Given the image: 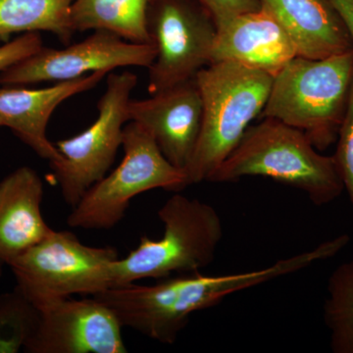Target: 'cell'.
Returning a JSON list of instances; mask_svg holds the SVG:
<instances>
[{
	"mask_svg": "<svg viewBox=\"0 0 353 353\" xmlns=\"http://www.w3.org/2000/svg\"><path fill=\"white\" fill-rule=\"evenodd\" d=\"M260 120L246 130L208 182L231 183L243 176H266L303 190L317 206L326 205L341 196L345 188L333 155L321 154L296 128L274 118Z\"/></svg>",
	"mask_w": 353,
	"mask_h": 353,
	"instance_id": "1",
	"label": "cell"
},
{
	"mask_svg": "<svg viewBox=\"0 0 353 353\" xmlns=\"http://www.w3.org/2000/svg\"><path fill=\"white\" fill-rule=\"evenodd\" d=\"M274 77L234 63L213 62L196 74L203 112L199 141L185 169V188L208 181L263 110Z\"/></svg>",
	"mask_w": 353,
	"mask_h": 353,
	"instance_id": "2",
	"label": "cell"
},
{
	"mask_svg": "<svg viewBox=\"0 0 353 353\" xmlns=\"http://www.w3.org/2000/svg\"><path fill=\"white\" fill-rule=\"evenodd\" d=\"M353 79V50L341 54L290 61L274 77L260 114L303 131L319 152L338 139Z\"/></svg>",
	"mask_w": 353,
	"mask_h": 353,
	"instance_id": "3",
	"label": "cell"
},
{
	"mask_svg": "<svg viewBox=\"0 0 353 353\" xmlns=\"http://www.w3.org/2000/svg\"><path fill=\"white\" fill-rule=\"evenodd\" d=\"M157 215L163 236L157 241L141 236L134 250L118 259L113 287L199 272L214 261L224 228L213 206L174 192Z\"/></svg>",
	"mask_w": 353,
	"mask_h": 353,
	"instance_id": "4",
	"label": "cell"
},
{
	"mask_svg": "<svg viewBox=\"0 0 353 353\" xmlns=\"http://www.w3.org/2000/svg\"><path fill=\"white\" fill-rule=\"evenodd\" d=\"M119 253L110 246L83 245L69 231H54L9 265L18 288L37 307L113 287Z\"/></svg>",
	"mask_w": 353,
	"mask_h": 353,
	"instance_id": "5",
	"label": "cell"
},
{
	"mask_svg": "<svg viewBox=\"0 0 353 353\" xmlns=\"http://www.w3.org/2000/svg\"><path fill=\"white\" fill-rule=\"evenodd\" d=\"M119 166L95 183L67 218L71 228L108 230L119 224L134 197L155 189L181 192L185 172L171 164L145 128L129 121Z\"/></svg>",
	"mask_w": 353,
	"mask_h": 353,
	"instance_id": "6",
	"label": "cell"
},
{
	"mask_svg": "<svg viewBox=\"0 0 353 353\" xmlns=\"http://www.w3.org/2000/svg\"><path fill=\"white\" fill-rule=\"evenodd\" d=\"M94 297L112 311L121 326L173 345L190 315L218 303L220 289L212 276L194 272L161 279L154 285L112 287Z\"/></svg>",
	"mask_w": 353,
	"mask_h": 353,
	"instance_id": "7",
	"label": "cell"
},
{
	"mask_svg": "<svg viewBox=\"0 0 353 353\" xmlns=\"http://www.w3.org/2000/svg\"><path fill=\"white\" fill-rule=\"evenodd\" d=\"M137 83L138 77L132 72L109 74L94 122L75 137L55 143L61 158L50 163L52 178L72 208L112 166L130 121L128 104Z\"/></svg>",
	"mask_w": 353,
	"mask_h": 353,
	"instance_id": "8",
	"label": "cell"
},
{
	"mask_svg": "<svg viewBox=\"0 0 353 353\" xmlns=\"http://www.w3.org/2000/svg\"><path fill=\"white\" fill-rule=\"evenodd\" d=\"M146 23L157 50L148 68L150 94L196 78L211 63L217 28L196 0H152Z\"/></svg>",
	"mask_w": 353,
	"mask_h": 353,
	"instance_id": "9",
	"label": "cell"
},
{
	"mask_svg": "<svg viewBox=\"0 0 353 353\" xmlns=\"http://www.w3.org/2000/svg\"><path fill=\"white\" fill-rule=\"evenodd\" d=\"M157 57L152 43H134L112 32L94 31L64 48H41L31 57L0 72V85L62 83L94 72L123 67L150 68Z\"/></svg>",
	"mask_w": 353,
	"mask_h": 353,
	"instance_id": "10",
	"label": "cell"
},
{
	"mask_svg": "<svg viewBox=\"0 0 353 353\" xmlns=\"http://www.w3.org/2000/svg\"><path fill=\"white\" fill-rule=\"evenodd\" d=\"M41 310L36 333L26 345L29 353H126L122 328L112 311L97 301L72 297Z\"/></svg>",
	"mask_w": 353,
	"mask_h": 353,
	"instance_id": "11",
	"label": "cell"
},
{
	"mask_svg": "<svg viewBox=\"0 0 353 353\" xmlns=\"http://www.w3.org/2000/svg\"><path fill=\"white\" fill-rule=\"evenodd\" d=\"M202 112L196 78L128 104L130 121L145 128L166 159L183 172L196 150Z\"/></svg>",
	"mask_w": 353,
	"mask_h": 353,
	"instance_id": "12",
	"label": "cell"
},
{
	"mask_svg": "<svg viewBox=\"0 0 353 353\" xmlns=\"http://www.w3.org/2000/svg\"><path fill=\"white\" fill-rule=\"evenodd\" d=\"M108 72L99 71L51 87L0 88V124L14 132L39 157L51 162L61 158L57 145L48 138V125L55 109L74 95L97 87Z\"/></svg>",
	"mask_w": 353,
	"mask_h": 353,
	"instance_id": "13",
	"label": "cell"
},
{
	"mask_svg": "<svg viewBox=\"0 0 353 353\" xmlns=\"http://www.w3.org/2000/svg\"><path fill=\"white\" fill-rule=\"evenodd\" d=\"M216 28L211 63L234 62L275 77L297 57L282 26L262 8L222 21Z\"/></svg>",
	"mask_w": 353,
	"mask_h": 353,
	"instance_id": "14",
	"label": "cell"
},
{
	"mask_svg": "<svg viewBox=\"0 0 353 353\" xmlns=\"http://www.w3.org/2000/svg\"><path fill=\"white\" fill-rule=\"evenodd\" d=\"M278 21L297 57L324 59L353 50L347 26L329 0H260Z\"/></svg>",
	"mask_w": 353,
	"mask_h": 353,
	"instance_id": "15",
	"label": "cell"
},
{
	"mask_svg": "<svg viewBox=\"0 0 353 353\" xmlns=\"http://www.w3.org/2000/svg\"><path fill=\"white\" fill-rule=\"evenodd\" d=\"M43 199V180L31 167H20L0 181V260L4 264L12 263L52 230L41 213Z\"/></svg>",
	"mask_w": 353,
	"mask_h": 353,
	"instance_id": "16",
	"label": "cell"
},
{
	"mask_svg": "<svg viewBox=\"0 0 353 353\" xmlns=\"http://www.w3.org/2000/svg\"><path fill=\"white\" fill-rule=\"evenodd\" d=\"M152 0H74V32L105 31L134 43H152L148 12Z\"/></svg>",
	"mask_w": 353,
	"mask_h": 353,
	"instance_id": "17",
	"label": "cell"
},
{
	"mask_svg": "<svg viewBox=\"0 0 353 353\" xmlns=\"http://www.w3.org/2000/svg\"><path fill=\"white\" fill-rule=\"evenodd\" d=\"M74 0H0V38L18 32H50L64 44L74 34L70 13Z\"/></svg>",
	"mask_w": 353,
	"mask_h": 353,
	"instance_id": "18",
	"label": "cell"
},
{
	"mask_svg": "<svg viewBox=\"0 0 353 353\" xmlns=\"http://www.w3.org/2000/svg\"><path fill=\"white\" fill-rule=\"evenodd\" d=\"M324 322L334 353H353V260L339 265L329 277Z\"/></svg>",
	"mask_w": 353,
	"mask_h": 353,
	"instance_id": "19",
	"label": "cell"
},
{
	"mask_svg": "<svg viewBox=\"0 0 353 353\" xmlns=\"http://www.w3.org/2000/svg\"><path fill=\"white\" fill-rule=\"evenodd\" d=\"M41 310L17 287L0 294V353L24 350L38 329Z\"/></svg>",
	"mask_w": 353,
	"mask_h": 353,
	"instance_id": "20",
	"label": "cell"
},
{
	"mask_svg": "<svg viewBox=\"0 0 353 353\" xmlns=\"http://www.w3.org/2000/svg\"><path fill=\"white\" fill-rule=\"evenodd\" d=\"M336 143L333 157L353 210V79L347 109Z\"/></svg>",
	"mask_w": 353,
	"mask_h": 353,
	"instance_id": "21",
	"label": "cell"
},
{
	"mask_svg": "<svg viewBox=\"0 0 353 353\" xmlns=\"http://www.w3.org/2000/svg\"><path fill=\"white\" fill-rule=\"evenodd\" d=\"M43 39L39 32H27L0 46V72L31 57L43 48Z\"/></svg>",
	"mask_w": 353,
	"mask_h": 353,
	"instance_id": "22",
	"label": "cell"
},
{
	"mask_svg": "<svg viewBox=\"0 0 353 353\" xmlns=\"http://www.w3.org/2000/svg\"><path fill=\"white\" fill-rule=\"evenodd\" d=\"M201 3L215 24L240 14L252 12L260 8V0H196Z\"/></svg>",
	"mask_w": 353,
	"mask_h": 353,
	"instance_id": "23",
	"label": "cell"
},
{
	"mask_svg": "<svg viewBox=\"0 0 353 353\" xmlns=\"http://www.w3.org/2000/svg\"><path fill=\"white\" fill-rule=\"evenodd\" d=\"M347 26L353 41V0H329Z\"/></svg>",
	"mask_w": 353,
	"mask_h": 353,
	"instance_id": "24",
	"label": "cell"
},
{
	"mask_svg": "<svg viewBox=\"0 0 353 353\" xmlns=\"http://www.w3.org/2000/svg\"><path fill=\"white\" fill-rule=\"evenodd\" d=\"M3 262L1 261V260H0V277H1V275H2V267H3Z\"/></svg>",
	"mask_w": 353,
	"mask_h": 353,
	"instance_id": "25",
	"label": "cell"
},
{
	"mask_svg": "<svg viewBox=\"0 0 353 353\" xmlns=\"http://www.w3.org/2000/svg\"><path fill=\"white\" fill-rule=\"evenodd\" d=\"M0 127H1V124H0Z\"/></svg>",
	"mask_w": 353,
	"mask_h": 353,
	"instance_id": "26",
	"label": "cell"
}]
</instances>
